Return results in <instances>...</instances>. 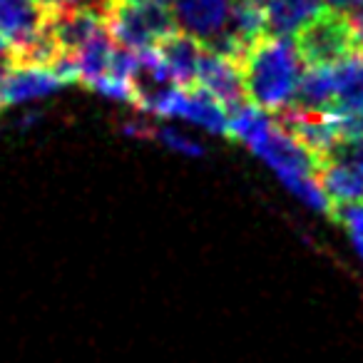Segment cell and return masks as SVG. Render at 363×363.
Wrapping results in <instances>:
<instances>
[{"label": "cell", "instance_id": "obj_17", "mask_svg": "<svg viewBox=\"0 0 363 363\" xmlns=\"http://www.w3.org/2000/svg\"><path fill=\"white\" fill-rule=\"evenodd\" d=\"M48 13H67V11H95L105 21V11L110 0H38Z\"/></svg>", "mask_w": 363, "mask_h": 363}, {"label": "cell", "instance_id": "obj_14", "mask_svg": "<svg viewBox=\"0 0 363 363\" xmlns=\"http://www.w3.org/2000/svg\"><path fill=\"white\" fill-rule=\"evenodd\" d=\"M321 11V0H269L267 21L272 35H294Z\"/></svg>", "mask_w": 363, "mask_h": 363}, {"label": "cell", "instance_id": "obj_8", "mask_svg": "<svg viewBox=\"0 0 363 363\" xmlns=\"http://www.w3.org/2000/svg\"><path fill=\"white\" fill-rule=\"evenodd\" d=\"M50 13L38 0H0V35L11 45V55L45 33Z\"/></svg>", "mask_w": 363, "mask_h": 363}, {"label": "cell", "instance_id": "obj_9", "mask_svg": "<svg viewBox=\"0 0 363 363\" xmlns=\"http://www.w3.org/2000/svg\"><path fill=\"white\" fill-rule=\"evenodd\" d=\"M157 55H160V60L164 62V67L179 87L189 90V87L197 85L199 60L204 55V45L197 38H192L184 30H174L164 40H160Z\"/></svg>", "mask_w": 363, "mask_h": 363}, {"label": "cell", "instance_id": "obj_5", "mask_svg": "<svg viewBox=\"0 0 363 363\" xmlns=\"http://www.w3.org/2000/svg\"><path fill=\"white\" fill-rule=\"evenodd\" d=\"M232 0H172V16L179 30L212 48L227 33Z\"/></svg>", "mask_w": 363, "mask_h": 363}, {"label": "cell", "instance_id": "obj_2", "mask_svg": "<svg viewBox=\"0 0 363 363\" xmlns=\"http://www.w3.org/2000/svg\"><path fill=\"white\" fill-rule=\"evenodd\" d=\"M252 152L257 157H262L277 172V177L284 182V187L291 189L303 204H308L316 212H323L331 217L333 207L326 199V194H323L321 184H318V169H321V164L291 135H286L277 125V120H274L272 130L264 135V140H259L252 147Z\"/></svg>", "mask_w": 363, "mask_h": 363}, {"label": "cell", "instance_id": "obj_11", "mask_svg": "<svg viewBox=\"0 0 363 363\" xmlns=\"http://www.w3.org/2000/svg\"><path fill=\"white\" fill-rule=\"evenodd\" d=\"M318 184L331 207H346L363 199V169L338 160H326L318 169Z\"/></svg>", "mask_w": 363, "mask_h": 363}, {"label": "cell", "instance_id": "obj_3", "mask_svg": "<svg viewBox=\"0 0 363 363\" xmlns=\"http://www.w3.org/2000/svg\"><path fill=\"white\" fill-rule=\"evenodd\" d=\"M296 50L306 67H333L363 52V16L321 8L296 33Z\"/></svg>", "mask_w": 363, "mask_h": 363}, {"label": "cell", "instance_id": "obj_13", "mask_svg": "<svg viewBox=\"0 0 363 363\" xmlns=\"http://www.w3.org/2000/svg\"><path fill=\"white\" fill-rule=\"evenodd\" d=\"M336 75V107L333 112L363 120V52L333 65Z\"/></svg>", "mask_w": 363, "mask_h": 363}, {"label": "cell", "instance_id": "obj_22", "mask_svg": "<svg viewBox=\"0 0 363 363\" xmlns=\"http://www.w3.org/2000/svg\"><path fill=\"white\" fill-rule=\"evenodd\" d=\"M252 3H257V6H262L264 11H267V3H269V0H252Z\"/></svg>", "mask_w": 363, "mask_h": 363}, {"label": "cell", "instance_id": "obj_10", "mask_svg": "<svg viewBox=\"0 0 363 363\" xmlns=\"http://www.w3.org/2000/svg\"><path fill=\"white\" fill-rule=\"evenodd\" d=\"M65 82L48 67H13L8 70L6 80L0 85V107L23 105V102L48 97Z\"/></svg>", "mask_w": 363, "mask_h": 363}, {"label": "cell", "instance_id": "obj_7", "mask_svg": "<svg viewBox=\"0 0 363 363\" xmlns=\"http://www.w3.org/2000/svg\"><path fill=\"white\" fill-rule=\"evenodd\" d=\"M157 117H179L197 127L214 132V135H229V112L202 87H179L169 100L162 105Z\"/></svg>", "mask_w": 363, "mask_h": 363}, {"label": "cell", "instance_id": "obj_1", "mask_svg": "<svg viewBox=\"0 0 363 363\" xmlns=\"http://www.w3.org/2000/svg\"><path fill=\"white\" fill-rule=\"evenodd\" d=\"M247 100L264 112H281L294 105L301 80L296 43L284 35H264L239 57Z\"/></svg>", "mask_w": 363, "mask_h": 363}, {"label": "cell", "instance_id": "obj_12", "mask_svg": "<svg viewBox=\"0 0 363 363\" xmlns=\"http://www.w3.org/2000/svg\"><path fill=\"white\" fill-rule=\"evenodd\" d=\"M294 107L306 112H333V107H336L333 67H308L298 80Z\"/></svg>", "mask_w": 363, "mask_h": 363}, {"label": "cell", "instance_id": "obj_15", "mask_svg": "<svg viewBox=\"0 0 363 363\" xmlns=\"http://www.w3.org/2000/svg\"><path fill=\"white\" fill-rule=\"evenodd\" d=\"M272 125L274 120L267 112L259 110L252 102H247V105L232 110V115H229V137L244 142L252 150L259 140H264V135L272 130Z\"/></svg>", "mask_w": 363, "mask_h": 363}, {"label": "cell", "instance_id": "obj_6", "mask_svg": "<svg viewBox=\"0 0 363 363\" xmlns=\"http://www.w3.org/2000/svg\"><path fill=\"white\" fill-rule=\"evenodd\" d=\"M197 87L207 90L224 110H237L247 105V90H244L242 70L234 57H227L222 52H214L204 48V55L199 60Z\"/></svg>", "mask_w": 363, "mask_h": 363}, {"label": "cell", "instance_id": "obj_19", "mask_svg": "<svg viewBox=\"0 0 363 363\" xmlns=\"http://www.w3.org/2000/svg\"><path fill=\"white\" fill-rule=\"evenodd\" d=\"M0 62H8L11 65V45L3 35H0Z\"/></svg>", "mask_w": 363, "mask_h": 363}, {"label": "cell", "instance_id": "obj_16", "mask_svg": "<svg viewBox=\"0 0 363 363\" xmlns=\"http://www.w3.org/2000/svg\"><path fill=\"white\" fill-rule=\"evenodd\" d=\"M152 137H157L162 145L169 147V150H174V152H179V155H187V157H202L204 155V147L199 145L197 140L182 135V132L174 130V127H157V130L152 127Z\"/></svg>", "mask_w": 363, "mask_h": 363}, {"label": "cell", "instance_id": "obj_4", "mask_svg": "<svg viewBox=\"0 0 363 363\" xmlns=\"http://www.w3.org/2000/svg\"><path fill=\"white\" fill-rule=\"evenodd\" d=\"M105 26L115 45L130 52L152 50L179 30L172 16V8L164 3H125V0H110L105 11Z\"/></svg>", "mask_w": 363, "mask_h": 363}, {"label": "cell", "instance_id": "obj_18", "mask_svg": "<svg viewBox=\"0 0 363 363\" xmlns=\"http://www.w3.org/2000/svg\"><path fill=\"white\" fill-rule=\"evenodd\" d=\"M328 8L338 13H346V16H361L363 11V0H326Z\"/></svg>", "mask_w": 363, "mask_h": 363}, {"label": "cell", "instance_id": "obj_20", "mask_svg": "<svg viewBox=\"0 0 363 363\" xmlns=\"http://www.w3.org/2000/svg\"><path fill=\"white\" fill-rule=\"evenodd\" d=\"M353 239V247L358 249V254L363 257V237H351Z\"/></svg>", "mask_w": 363, "mask_h": 363}, {"label": "cell", "instance_id": "obj_21", "mask_svg": "<svg viewBox=\"0 0 363 363\" xmlns=\"http://www.w3.org/2000/svg\"><path fill=\"white\" fill-rule=\"evenodd\" d=\"M125 3H164V0H125Z\"/></svg>", "mask_w": 363, "mask_h": 363}]
</instances>
